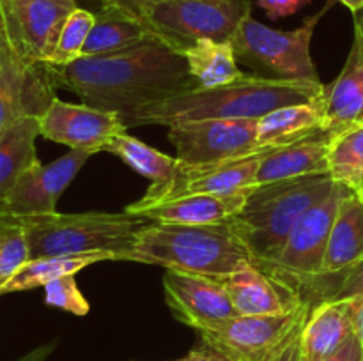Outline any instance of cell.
Instances as JSON below:
<instances>
[{
    "label": "cell",
    "mask_w": 363,
    "mask_h": 361,
    "mask_svg": "<svg viewBox=\"0 0 363 361\" xmlns=\"http://www.w3.org/2000/svg\"><path fill=\"white\" fill-rule=\"evenodd\" d=\"M46 67L53 87L73 92L85 105L117 113L123 122L142 106L199 88L184 57L160 38Z\"/></svg>",
    "instance_id": "1"
},
{
    "label": "cell",
    "mask_w": 363,
    "mask_h": 361,
    "mask_svg": "<svg viewBox=\"0 0 363 361\" xmlns=\"http://www.w3.org/2000/svg\"><path fill=\"white\" fill-rule=\"evenodd\" d=\"M325 84L284 81L245 74L240 80L211 88H194L163 101L142 106L124 122L135 126H174L209 119H261L280 106L319 98Z\"/></svg>",
    "instance_id": "2"
},
{
    "label": "cell",
    "mask_w": 363,
    "mask_h": 361,
    "mask_svg": "<svg viewBox=\"0 0 363 361\" xmlns=\"http://www.w3.org/2000/svg\"><path fill=\"white\" fill-rule=\"evenodd\" d=\"M124 260L162 265L215 280L225 278L252 264L247 246L234 232L229 219L209 225L147 222L137 232Z\"/></svg>",
    "instance_id": "3"
},
{
    "label": "cell",
    "mask_w": 363,
    "mask_h": 361,
    "mask_svg": "<svg viewBox=\"0 0 363 361\" xmlns=\"http://www.w3.org/2000/svg\"><path fill=\"white\" fill-rule=\"evenodd\" d=\"M337 184L330 173H315L254 186L245 207L229 219L252 264L259 268L273 260L305 212L325 200Z\"/></svg>",
    "instance_id": "4"
},
{
    "label": "cell",
    "mask_w": 363,
    "mask_h": 361,
    "mask_svg": "<svg viewBox=\"0 0 363 361\" xmlns=\"http://www.w3.org/2000/svg\"><path fill=\"white\" fill-rule=\"evenodd\" d=\"M27 236L30 258L108 253L124 260L138 230L149 222L128 212L11 216Z\"/></svg>",
    "instance_id": "5"
},
{
    "label": "cell",
    "mask_w": 363,
    "mask_h": 361,
    "mask_svg": "<svg viewBox=\"0 0 363 361\" xmlns=\"http://www.w3.org/2000/svg\"><path fill=\"white\" fill-rule=\"evenodd\" d=\"M350 190L351 188L346 184H337L335 190L325 200L305 212L279 255L264 265H259V269L293 287L305 301L312 304L326 299L323 285L326 248L337 209Z\"/></svg>",
    "instance_id": "6"
},
{
    "label": "cell",
    "mask_w": 363,
    "mask_h": 361,
    "mask_svg": "<svg viewBox=\"0 0 363 361\" xmlns=\"http://www.w3.org/2000/svg\"><path fill=\"white\" fill-rule=\"evenodd\" d=\"M318 16L296 30H277L248 16L234 34L233 45L238 62L250 73L268 80L315 81L319 74L311 55V41Z\"/></svg>",
    "instance_id": "7"
},
{
    "label": "cell",
    "mask_w": 363,
    "mask_h": 361,
    "mask_svg": "<svg viewBox=\"0 0 363 361\" xmlns=\"http://www.w3.org/2000/svg\"><path fill=\"white\" fill-rule=\"evenodd\" d=\"M250 13L252 0H167L152 7L145 21L183 55L201 39L230 42Z\"/></svg>",
    "instance_id": "8"
},
{
    "label": "cell",
    "mask_w": 363,
    "mask_h": 361,
    "mask_svg": "<svg viewBox=\"0 0 363 361\" xmlns=\"http://www.w3.org/2000/svg\"><path fill=\"white\" fill-rule=\"evenodd\" d=\"M312 306L303 303L277 315H236L199 335L234 361H277L300 338Z\"/></svg>",
    "instance_id": "9"
},
{
    "label": "cell",
    "mask_w": 363,
    "mask_h": 361,
    "mask_svg": "<svg viewBox=\"0 0 363 361\" xmlns=\"http://www.w3.org/2000/svg\"><path fill=\"white\" fill-rule=\"evenodd\" d=\"M167 138L183 165L230 161L264 152L257 144V119H209L169 126Z\"/></svg>",
    "instance_id": "10"
},
{
    "label": "cell",
    "mask_w": 363,
    "mask_h": 361,
    "mask_svg": "<svg viewBox=\"0 0 363 361\" xmlns=\"http://www.w3.org/2000/svg\"><path fill=\"white\" fill-rule=\"evenodd\" d=\"M74 9V0H0V25L25 62L46 64Z\"/></svg>",
    "instance_id": "11"
},
{
    "label": "cell",
    "mask_w": 363,
    "mask_h": 361,
    "mask_svg": "<svg viewBox=\"0 0 363 361\" xmlns=\"http://www.w3.org/2000/svg\"><path fill=\"white\" fill-rule=\"evenodd\" d=\"M39 134L55 144L69 147V151H84L96 154L121 133H126L123 119L113 112L94 108L85 103L73 105L59 98L38 117Z\"/></svg>",
    "instance_id": "12"
},
{
    "label": "cell",
    "mask_w": 363,
    "mask_h": 361,
    "mask_svg": "<svg viewBox=\"0 0 363 361\" xmlns=\"http://www.w3.org/2000/svg\"><path fill=\"white\" fill-rule=\"evenodd\" d=\"M89 152L69 151L62 158L25 170L0 198V216H39L57 212V202L89 159Z\"/></svg>",
    "instance_id": "13"
},
{
    "label": "cell",
    "mask_w": 363,
    "mask_h": 361,
    "mask_svg": "<svg viewBox=\"0 0 363 361\" xmlns=\"http://www.w3.org/2000/svg\"><path fill=\"white\" fill-rule=\"evenodd\" d=\"M268 152L272 151L230 159V161L208 163V165H183L177 159L179 166L172 179L160 186L151 184L144 197L137 200V204H156V202L188 197V195L233 193L245 188L257 186L255 173H257L259 163Z\"/></svg>",
    "instance_id": "14"
},
{
    "label": "cell",
    "mask_w": 363,
    "mask_h": 361,
    "mask_svg": "<svg viewBox=\"0 0 363 361\" xmlns=\"http://www.w3.org/2000/svg\"><path fill=\"white\" fill-rule=\"evenodd\" d=\"M46 64L25 62L9 42L0 48V134L27 115H41L55 99Z\"/></svg>",
    "instance_id": "15"
},
{
    "label": "cell",
    "mask_w": 363,
    "mask_h": 361,
    "mask_svg": "<svg viewBox=\"0 0 363 361\" xmlns=\"http://www.w3.org/2000/svg\"><path fill=\"white\" fill-rule=\"evenodd\" d=\"M163 290L174 317L197 333L240 315L223 283L209 276L167 269Z\"/></svg>",
    "instance_id": "16"
},
{
    "label": "cell",
    "mask_w": 363,
    "mask_h": 361,
    "mask_svg": "<svg viewBox=\"0 0 363 361\" xmlns=\"http://www.w3.org/2000/svg\"><path fill=\"white\" fill-rule=\"evenodd\" d=\"M363 262V198L351 188L340 200L323 265L326 297L335 296L351 269Z\"/></svg>",
    "instance_id": "17"
},
{
    "label": "cell",
    "mask_w": 363,
    "mask_h": 361,
    "mask_svg": "<svg viewBox=\"0 0 363 361\" xmlns=\"http://www.w3.org/2000/svg\"><path fill=\"white\" fill-rule=\"evenodd\" d=\"M358 333V306L353 296H332L312 306L300 335L303 361H325Z\"/></svg>",
    "instance_id": "18"
},
{
    "label": "cell",
    "mask_w": 363,
    "mask_h": 361,
    "mask_svg": "<svg viewBox=\"0 0 363 361\" xmlns=\"http://www.w3.org/2000/svg\"><path fill=\"white\" fill-rule=\"evenodd\" d=\"M254 186L233 193L220 195H188V197L170 198L156 204L126 205L124 212L145 218L149 222L184 223V225H209V223L227 222L241 211Z\"/></svg>",
    "instance_id": "19"
},
{
    "label": "cell",
    "mask_w": 363,
    "mask_h": 361,
    "mask_svg": "<svg viewBox=\"0 0 363 361\" xmlns=\"http://www.w3.org/2000/svg\"><path fill=\"white\" fill-rule=\"evenodd\" d=\"M220 282L240 315L286 314L308 303L293 287L254 264H247Z\"/></svg>",
    "instance_id": "20"
},
{
    "label": "cell",
    "mask_w": 363,
    "mask_h": 361,
    "mask_svg": "<svg viewBox=\"0 0 363 361\" xmlns=\"http://www.w3.org/2000/svg\"><path fill=\"white\" fill-rule=\"evenodd\" d=\"M325 131L330 127L323 92L312 101L280 106L257 119V144L264 151H273Z\"/></svg>",
    "instance_id": "21"
},
{
    "label": "cell",
    "mask_w": 363,
    "mask_h": 361,
    "mask_svg": "<svg viewBox=\"0 0 363 361\" xmlns=\"http://www.w3.org/2000/svg\"><path fill=\"white\" fill-rule=\"evenodd\" d=\"M333 134H335L333 131H325L286 147L273 149L259 163L255 184L261 186V184L294 179V177L330 173L328 151Z\"/></svg>",
    "instance_id": "22"
},
{
    "label": "cell",
    "mask_w": 363,
    "mask_h": 361,
    "mask_svg": "<svg viewBox=\"0 0 363 361\" xmlns=\"http://www.w3.org/2000/svg\"><path fill=\"white\" fill-rule=\"evenodd\" d=\"M326 119L330 131L363 124V34L354 30L353 46L335 81L325 85Z\"/></svg>",
    "instance_id": "23"
},
{
    "label": "cell",
    "mask_w": 363,
    "mask_h": 361,
    "mask_svg": "<svg viewBox=\"0 0 363 361\" xmlns=\"http://www.w3.org/2000/svg\"><path fill=\"white\" fill-rule=\"evenodd\" d=\"M149 38H156V34L147 21L137 20L116 7L101 6V9L94 13V25L85 42L82 57L116 53Z\"/></svg>",
    "instance_id": "24"
},
{
    "label": "cell",
    "mask_w": 363,
    "mask_h": 361,
    "mask_svg": "<svg viewBox=\"0 0 363 361\" xmlns=\"http://www.w3.org/2000/svg\"><path fill=\"white\" fill-rule=\"evenodd\" d=\"M39 134L38 115L21 117L0 134V198L14 186L18 177L39 163L35 138Z\"/></svg>",
    "instance_id": "25"
},
{
    "label": "cell",
    "mask_w": 363,
    "mask_h": 361,
    "mask_svg": "<svg viewBox=\"0 0 363 361\" xmlns=\"http://www.w3.org/2000/svg\"><path fill=\"white\" fill-rule=\"evenodd\" d=\"M103 260H113V257L108 253H84L62 255V257L30 258L7 282H4L0 285V296L45 287L50 282H53V280H59L62 276L77 275L82 269Z\"/></svg>",
    "instance_id": "26"
},
{
    "label": "cell",
    "mask_w": 363,
    "mask_h": 361,
    "mask_svg": "<svg viewBox=\"0 0 363 361\" xmlns=\"http://www.w3.org/2000/svg\"><path fill=\"white\" fill-rule=\"evenodd\" d=\"M183 57L188 64V71L201 88L233 84L247 74L240 69L230 42L201 39L184 50Z\"/></svg>",
    "instance_id": "27"
},
{
    "label": "cell",
    "mask_w": 363,
    "mask_h": 361,
    "mask_svg": "<svg viewBox=\"0 0 363 361\" xmlns=\"http://www.w3.org/2000/svg\"><path fill=\"white\" fill-rule=\"evenodd\" d=\"M105 152L123 159L130 168L147 177L152 186L165 184L176 173L179 161L128 133H121L105 147Z\"/></svg>",
    "instance_id": "28"
},
{
    "label": "cell",
    "mask_w": 363,
    "mask_h": 361,
    "mask_svg": "<svg viewBox=\"0 0 363 361\" xmlns=\"http://www.w3.org/2000/svg\"><path fill=\"white\" fill-rule=\"evenodd\" d=\"M328 172L337 183L354 188L363 177V124L337 131L328 151Z\"/></svg>",
    "instance_id": "29"
},
{
    "label": "cell",
    "mask_w": 363,
    "mask_h": 361,
    "mask_svg": "<svg viewBox=\"0 0 363 361\" xmlns=\"http://www.w3.org/2000/svg\"><path fill=\"white\" fill-rule=\"evenodd\" d=\"M92 25H94V13L77 7L67 16L62 30H60L55 50H53L52 59L46 64L64 66V64H71L80 59Z\"/></svg>",
    "instance_id": "30"
},
{
    "label": "cell",
    "mask_w": 363,
    "mask_h": 361,
    "mask_svg": "<svg viewBox=\"0 0 363 361\" xmlns=\"http://www.w3.org/2000/svg\"><path fill=\"white\" fill-rule=\"evenodd\" d=\"M30 260L27 236L11 216H0V285Z\"/></svg>",
    "instance_id": "31"
},
{
    "label": "cell",
    "mask_w": 363,
    "mask_h": 361,
    "mask_svg": "<svg viewBox=\"0 0 363 361\" xmlns=\"http://www.w3.org/2000/svg\"><path fill=\"white\" fill-rule=\"evenodd\" d=\"M43 289H45V303L50 304V306L69 311L73 315H80V317L87 315L89 310H91V304L78 289L74 275L53 280Z\"/></svg>",
    "instance_id": "32"
},
{
    "label": "cell",
    "mask_w": 363,
    "mask_h": 361,
    "mask_svg": "<svg viewBox=\"0 0 363 361\" xmlns=\"http://www.w3.org/2000/svg\"><path fill=\"white\" fill-rule=\"evenodd\" d=\"M335 296H353L358 306V336L363 345V262L351 269Z\"/></svg>",
    "instance_id": "33"
},
{
    "label": "cell",
    "mask_w": 363,
    "mask_h": 361,
    "mask_svg": "<svg viewBox=\"0 0 363 361\" xmlns=\"http://www.w3.org/2000/svg\"><path fill=\"white\" fill-rule=\"evenodd\" d=\"M311 2L312 0H257V6L264 9L268 18L279 20V18L293 16Z\"/></svg>",
    "instance_id": "34"
},
{
    "label": "cell",
    "mask_w": 363,
    "mask_h": 361,
    "mask_svg": "<svg viewBox=\"0 0 363 361\" xmlns=\"http://www.w3.org/2000/svg\"><path fill=\"white\" fill-rule=\"evenodd\" d=\"M162 2H167V0H103V6L116 7V9L137 18V20L145 21L149 11Z\"/></svg>",
    "instance_id": "35"
},
{
    "label": "cell",
    "mask_w": 363,
    "mask_h": 361,
    "mask_svg": "<svg viewBox=\"0 0 363 361\" xmlns=\"http://www.w3.org/2000/svg\"><path fill=\"white\" fill-rule=\"evenodd\" d=\"M325 361H363V345L358 333L351 336L335 354L326 357Z\"/></svg>",
    "instance_id": "36"
},
{
    "label": "cell",
    "mask_w": 363,
    "mask_h": 361,
    "mask_svg": "<svg viewBox=\"0 0 363 361\" xmlns=\"http://www.w3.org/2000/svg\"><path fill=\"white\" fill-rule=\"evenodd\" d=\"M183 361H234V360L227 356L225 353L216 349V347L209 345V343L202 342L201 340V345L191 349L190 353L183 357Z\"/></svg>",
    "instance_id": "37"
},
{
    "label": "cell",
    "mask_w": 363,
    "mask_h": 361,
    "mask_svg": "<svg viewBox=\"0 0 363 361\" xmlns=\"http://www.w3.org/2000/svg\"><path fill=\"white\" fill-rule=\"evenodd\" d=\"M57 347V340H53V342H48V343H43V345L35 347V349H32L30 353H27L25 356H21L20 360L16 361H46L50 357V354L55 350Z\"/></svg>",
    "instance_id": "38"
},
{
    "label": "cell",
    "mask_w": 363,
    "mask_h": 361,
    "mask_svg": "<svg viewBox=\"0 0 363 361\" xmlns=\"http://www.w3.org/2000/svg\"><path fill=\"white\" fill-rule=\"evenodd\" d=\"M277 361H303V357H301V347H300V338L296 340V342L293 343V345L289 347V349L286 350V353L282 354V356L279 357Z\"/></svg>",
    "instance_id": "39"
},
{
    "label": "cell",
    "mask_w": 363,
    "mask_h": 361,
    "mask_svg": "<svg viewBox=\"0 0 363 361\" xmlns=\"http://www.w3.org/2000/svg\"><path fill=\"white\" fill-rule=\"evenodd\" d=\"M351 13H357V11L363 9V0H340Z\"/></svg>",
    "instance_id": "40"
},
{
    "label": "cell",
    "mask_w": 363,
    "mask_h": 361,
    "mask_svg": "<svg viewBox=\"0 0 363 361\" xmlns=\"http://www.w3.org/2000/svg\"><path fill=\"white\" fill-rule=\"evenodd\" d=\"M353 23H354V30L362 32L363 34V9L353 13Z\"/></svg>",
    "instance_id": "41"
},
{
    "label": "cell",
    "mask_w": 363,
    "mask_h": 361,
    "mask_svg": "<svg viewBox=\"0 0 363 361\" xmlns=\"http://www.w3.org/2000/svg\"><path fill=\"white\" fill-rule=\"evenodd\" d=\"M353 190H354V191H357V193H358V195H360V197L363 198V177H362V179H360V183H358V184H357V186H354V188H353Z\"/></svg>",
    "instance_id": "42"
},
{
    "label": "cell",
    "mask_w": 363,
    "mask_h": 361,
    "mask_svg": "<svg viewBox=\"0 0 363 361\" xmlns=\"http://www.w3.org/2000/svg\"><path fill=\"white\" fill-rule=\"evenodd\" d=\"M6 42H9V41H7L6 34H4V30H2V25H0V48H2V46L6 45Z\"/></svg>",
    "instance_id": "43"
},
{
    "label": "cell",
    "mask_w": 363,
    "mask_h": 361,
    "mask_svg": "<svg viewBox=\"0 0 363 361\" xmlns=\"http://www.w3.org/2000/svg\"><path fill=\"white\" fill-rule=\"evenodd\" d=\"M177 361H183V360H177Z\"/></svg>",
    "instance_id": "44"
},
{
    "label": "cell",
    "mask_w": 363,
    "mask_h": 361,
    "mask_svg": "<svg viewBox=\"0 0 363 361\" xmlns=\"http://www.w3.org/2000/svg\"><path fill=\"white\" fill-rule=\"evenodd\" d=\"M101 4H103V0H101Z\"/></svg>",
    "instance_id": "45"
}]
</instances>
